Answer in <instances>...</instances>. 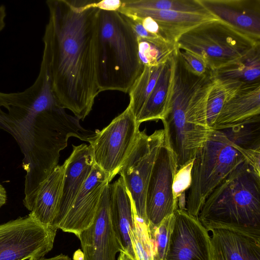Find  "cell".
<instances>
[{
	"label": "cell",
	"mask_w": 260,
	"mask_h": 260,
	"mask_svg": "<svg viewBox=\"0 0 260 260\" xmlns=\"http://www.w3.org/2000/svg\"><path fill=\"white\" fill-rule=\"evenodd\" d=\"M42 61L62 108L83 120L100 92L96 62L100 9L96 1L48 0Z\"/></svg>",
	"instance_id": "1"
},
{
	"label": "cell",
	"mask_w": 260,
	"mask_h": 260,
	"mask_svg": "<svg viewBox=\"0 0 260 260\" xmlns=\"http://www.w3.org/2000/svg\"><path fill=\"white\" fill-rule=\"evenodd\" d=\"M79 120L58 105L42 61L29 87L21 92H0V128L14 138L24 155V199H29L58 165L60 152L70 137L89 143L96 134V131L83 128Z\"/></svg>",
	"instance_id": "2"
},
{
	"label": "cell",
	"mask_w": 260,
	"mask_h": 260,
	"mask_svg": "<svg viewBox=\"0 0 260 260\" xmlns=\"http://www.w3.org/2000/svg\"><path fill=\"white\" fill-rule=\"evenodd\" d=\"M197 217L208 231L227 229L260 239V174L245 160L208 197Z\"/></svg>",
	"instance_id": "3"
},
{
	"label": "cell",
	"mask_w": 260,
	"mask_h": 260,
	"mask_svg": "<svg viewBox=\"0 0 260 260\" xmlns=\"http://www.w3.org/2000/svg\"><path fill=\"white\" fill-rule=\"evenodd\" d=\"M144 67L138 55L137 36L118 11L100 9L96 75L100 92H129Z\"/></svg>",
	"instance_id": "4"
},
{
	"label": "cell",
	"mask_w": 260,
	"mask_h": 260,
	"mask_svg": "<svg viewBox=\"0 0 260 260\" xmlns=\"http://www.w3.org/2000/svg\"><path fill=\"white\" fill-rule=\"evenodd\" d=\"M245 160L222 132L211 129L193 159L185 210L198 217L208 197Z\"/></svg>",
	"instance_id": "5"
},
{
	"label": "cell",
	"mask_w": 260,
	"mask_h": 260,
	"mask_svg": "<svg viewBox=\"0 0 260 260\" xmlns=\"http://www.w3.org/2000/svg\"><path fill=\"white\" fill-rule=\"evenodd\" d=\"M259 45V41L218 19L194 27L183 34L176 42L178 49L201 57L211 72L242 59Z\"/></svg>",
	"instance_id": "6"
},
{
	"label": "cell",
	"mask_w": 260,
	"mask_h": 260,
	"mask_svg": "<svg viewBox=\"0 0 260 260\" xmlns=\"http://www.w3.org/2000/svg\"><path fill=\"white\" fill-rule=\"evenodd\" d=\"M128 105L91 139L89 147L94 163L108 176L110 182L118 174L140 131Z\"/></svg>",
	"instance_id": "7"
},
{
	"label": "cell",
	"mask_w": 260,
	"mask_h": 260,
	"mask_svg": "<svg viewBox=\"0 0 260 260\" xmlns=\"http://www.w3.org/2000/svg\"><path fill=\"white\" fill-rule=\"evenodd\" d=\"M164 129L148 135L139 131L120 174L133 200L137 217L148 225L145 203L147 188L158 151L164 142Z\"/></svg>",
	"instance_id": "8"
},
{
	"label": "cell",
	"mask_w": 260,
	"mask_h": 260,
	"mask_svg": "<svg viewBox=\"0 0 260 260\" xmlns=\"http://www.w3.org/2000/svg\"><path fill=\"white\" fill-rule=\"evenodd\" d=\"M57 230L41 224L29 214L0 224V260L43 257L52 249Z\"/></svg>",
	"instance_id": "9"
},
{
	"label": "cell",
	"mask_w": 260,
	"mask_h": 260,
	"mask_svg": "<svg viewBox=\"0 0 260 260\" xmlns=\"http://www.w3.org/2000/svg\"><path fill=\"white\" fill-rule=\"evenodd\" d=\"M177 170L176 155L164 142L158 151L147 188L145 210L149 229L159 225L178 208L173 188Z\"/></svg>",
	"instance_id": "10"
},
{
	"label": "cell",
	"mask_w": 260,
	"mask_h": 260,
	"mask_svg": "<svg viewBox=\"0 0 260 260\" xmlns=\"http://www.w3.org/2000/svg\"><path fill=\"white\" fill-rule=\"evenodd\" d=\"M164 260H211L210 236L197 217L177 208Z\"/></svg>",
	"instance_id": "11"
},
{
	"label": "cell",
	"mask_w": 260,
	"mask_h": 260,
	"mask_svg": "<svg viewBox=\"0 0 260 260\" xmlns=\"http://www.w3.org/2000/svg\"><path fill=\"white\" fill-rule=\"evenodd\" d=\"M84 260H116L119 246L111 220L109 184L102 192L91 224L77 236Z\"/></svg>",
	"instance_id": "12"
},
{
	"label": "cell",
	"mask_w": 260,
	"mask_h": 260,
	"mask_svg": "<svg viewBox=\"0 0 260 260\" xmlns=\"http://www.w3.org/2000/svg\"><path fill=\"white\" fill-rule=\"evenodd\" d=\"M110 181L95 164L58 229L77 236L87 228L95 216L105 187Z\"/></svg>",
	"instance_id": "13"
},
{
	"label": "cell",
	"mask_w": 260,
	"mask_h": 260,
	"mask_svg": "<svg viewBox=\"0 0 260 260\" xmlns=\"http://www.w3.org/2000/svg\"><path fill=\"white\" fill-rule=\"evenodd\" d=\"M209 13L260 41V0H199Z\"/></svg>",
	"instance_id": "14"
},
{
	"label": "cell",
	"mask_w": 260,
	"mask_h": 260,
	"mask_svg": "<svg viewBox=\"0 0 260 260\" xmlns=\"http://www.w3.org/2000/svg\"><path fill=\"white\" fill-rule=\"evenodd\" d=\"M65 161L66 166L61 196L54 222V226L57 229L89 177L94 164L90 148L85 144L78 146L73 145L72 152Z\"/></svg>",
	"instance_id": "15"
},
{
	"label": "cell",
	"mask_w": 260,
	"mask_h": 260,
	"mask_svg": "<svg viewBox=\"0 0 260 260\" xmlns=\"http://www.w3.org/2000/svg\"><path fill=\"white\" fill-rule=\"evenodd\" d=\"M66 166L65 161L56 166L24 204L35 220L47 227L56 228L54 222L61 196Z\"/></svg>",
	"instance_id": "16"
},
{
	"label": "cell",
	"mask_w": 260,
	"mask_h": 260,
	"mask_svg": "<svg viewBox=\"0 0 260 260\" xmlns=\"http://www.w3.org/2000/svg\"><path fill=\"white\" fill-rule=\"evenodd\" d=\"M110 216L121 250L137 260L131 240L135 210L131 196L121 177L109 184Z\"/></svg>",
	"instance_id": "17"
},
{
	"label": "cell",
	"mask_w": 260,
	"mask_h": 260,
	"mask_svg": "<svg viewBox=\"0 0 260 260\" xmlns=\"http://www.w3.org/2000/svg\"><path fill=\"white\" fill-rule=\"evenodd\" d=\"M210 231L211 260H260V239L227 229Z\"/></svg>",
	"instance_id": "18"
},
{
	"label": "cell",
	"mask_w": 260,
	"mask_h": 260,
	"mask_svg": "<svg viewBox=\"0 0 260 260\" xmlns=\"http://www.w3.org/2000/svg\"><path fill=\"white\" fill-rule=\"evenodd\" d=\"M243 86L233 80L209 78L193 94L191 104L206 116L207 124L211 129L224 105Z\"/></svg>",
	"instance_id": "19"
},
{
	"label": "cell",
	"mask_w": 260,
	"mask_h": 260,
	"mask_svg": "<svg viewBox=\"0 0 260 260\" xmlns=\"http://www.w3.org/2000/svg\"><path fill=\"white\" fill-rule=\"evenodd\" d=\"M258 115H260V83L242 86L224 105L211 129H223Z\"/></svg>",
	"instance_id": "20"
},
{
	"label": "cell",
	"mask_w": 260,
	"mask_h": 260,
	"mask_svg": "<svg viewBox=\"0 0 260 260\" xmlns=\"http://www.w3.org/2000/svg\"><path fill=\"white\" fill-rule=\"evenodd\" d=\"M171 77V58L165 64L154 87L136 119L139 125L143 122L161 120L163 118L166 111Z\"/></svg>",
	"instance_id": "21"
},
{
	"label": "cell",
	"mask_w": 260,
	"mask_h": 260,
	"mask_svg": "<svg viewBox=\"0 0 260 260\" xmlns=\"http://www.w3.org/2000/svg\"><path fill=\"white\" fill-rule=\"evenodd\" d=\"M211 73L214 78L236 81L243 86L260 83V45L242 59Z\"/></svg>",
	"instance_id": "22"
},
{
	"label": "cell",
	"mask_w": 260,
	"mask_h": 260,
	"mask_svg": "<svg viewBox=\"0 0 260 260\" xmlns=\"http://www.w3.org/2000/svg\"><path fill=\"white\" fill-rule=\"evenodd\" d=\"M118 11L126 16L149 17L157 21L179 27L186 31L206 21L218 19L209 13H187L142 9H120Z\"/></svg>",
	"instance_id": "23"
},
{
	"label": "cell",
	"mask_w": 260,
	"mask_h": 260,
	"mask_svg": "<svg viewBox=\"0 0 260 260\" xmlns=\"http://www.w3.org/2000/svg\"><path fill=\"white\" fill-rule=\"evenodd\" d=\"M218 131L222 132L237 149H260V115Z\"/></svg>",
	"instance_id": "24"
},
{
	"label": "cell",
	"mask_w": 260,
	"mask_h": 260,
	"mask_svg": "<svg viewBox=\"0 0 260 260\" xmlns=\"http://www.w3.org/2000/svg\"><path fill=\"white\" fill-rule=\"evenodd\" d=\"M166 63L157 66H144L142 73L130 89L129 105L136 120L154 87Z\"/></svg>",
	"instance_id": "25"
},
{
	"label": "cell",
	"mask_w": 260,
	"mask_h": 260,
	"mask_svg": "<svg viewBox=\"0 0 260 260\" xmlns=\"http://www.w3.org/2000/svg\"><path fill=\"white\" fill-rule=\"evenodd\" d=\"M138 55L141 64L157 66L166 63L177 49L175 44L159 38L147 39L137 37Z\"/></svg>",
	"instance_id": "26"
},
{
	"label": "cell",
	"mask_w": 260,
	"mask_h": 260,
	"mask_svg": "<svg viewBox=\"0 0 260 260\" xmlns=\"http://www.w3.org/2000/svg\"><path fill=\"white\" fill-rule=\"evenodd\" d=\"M137 9L169 10L187 13H209L199 0L122 1L119 10Z\"/></svg>",
	"instance_id": "27"
},
{
	"label": "cell",
	"mask_w": 260,
	"mask_h": 260,
	"mask_svg": "<svg viewBox=\"0 0 260 260\" xmlns=\"http://www.w3.org/2000/svg\"><path fill=\"white\" fill-rule=\"evenodd\" d=\"M131 240L137 260H154L148 225L139 219L135 212Z\"/></svg>",
	"instance_id": "28"
},
{
	"label": "cell",
	"mask_w": 260,
	"mask_h": 260,
	"mask_svg": "<svg viewBox=\"0 0 260 260\" xmlns=\"http://www.w3.org/2000/svg\"><path fill=\"white\" fill-rule=\"evenodd\" d=\"M174 214L165 218L159 225L149 229L154 260H164L172 230Z\"/></svg>",
	"instance_id": "29"
},
{
	"label": "cell",
	"mask_w": 260,
	"mask_h": 260,
	"mask_svg": "<svg viewBox=\"0 0 260 260\" xmlns=\"http://www.w3.org/2000/svg\"><path fill=\"white\" fill-rule=\"evenodd\" d=\"M193 159L178 169L175 176L173 188L174 196L177 202L190 186Z\"/></svg>",
	"instance_id": "30"
},
{
	"label": "cell",
	"mask_w": 260,
	"mask_h": 260,
	"mask_svg": "<svg viewBox=\"0 0 260 260\" xmlns=\"http://www.w3.org/2000/svg\"><path fill=\"white\" fill-rule=\"evenodd\" d=\"M178 51L184 63L192 73L203 76L211 72L205 62L198 55L185 50L178 49Z\"/></svg>",
	"instance_id": "31"
},
{
	"label": "cell",
	"mask_w": 260,
	"mask_h": 260,
	"mask_svg": "<svg viewBox=\"0 0 260 260\" xmlns=\"http://www.w3.org/2000/svg\"><path fill=\"white\" fill-rule=\"evenodd\" d=\"M122 4L120 0L96 1V7L101 10L118 11Z\"/></svg>",
	"instance_id": "32"
},
{
	"label": "cell",
	"mask_w": 260,
	"mask_h": 260,
	"mask_svg": "<svg viewBox=\"0 0 260 260\" xmlns=\"http://www.w3.org/2000/svg\"><path fill=\"white\" fill-rule=\"evenodd\" d=\"M6 16V8L4 5L0 6V31H1L5 26V19Z\"/></svg>",
	"instance_id": "33"
},
{
	"label": "cell",
	"mask_w": 260,
	"mask_h": 260,
	"mask_svg": "<svg viewBox=\"0 0 260 260\" xmlns=\"http://www.w3.org/2000/svg\"><path fill=\"white\" fill-rule=\"evenodd\" d=\"M29 260H71L68 256L63 254H60L50 258H44L43 257L38 259H29Z\"/></svg>",
	"instance_id": "34"
},
{
	"label": "cell",
	"mask_w": 260,
	"mask_h": 260,
	"mask_svg": "<svg viewBox=\"0 0 260 260\" xmlns=\"http://www.w3.org/2000/svg\"><path fill=\"white\" fill-rule=\"evenodd\" d=\"M6 191L3 185L0 184V208L6 203Z\"/></svg>",
	"instance_id": "35"
},
{
	"label": "cell",
	"mask_w": 260,
	"mask_h": 260,
	"mask_svg": "<svg viewBox=\"0 0 260 260\" xmlns=\"http://www.w3.org/2000/svg\"><path fill=\"white\" fill-rule=\"evenodd\" d=\"M119 252L120 253L118 257L117 260H135L128 253L121 250Z\"/></svg>",
	"instance_id": "36"
}]
</instances>
